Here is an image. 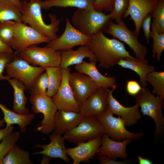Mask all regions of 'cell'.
Listing matches in <instances>:
<instances>
[{
	"instance_id": "obj_2",
	"label": "cell",
	"mask_w": 164,
	"mask_h": 164,
	"mask_svg": "<svg viewBox=\"0 0 164 164\" xmlns=\"http://www.w3.org/2000/svg\"><path fill=\"white\" fill-rule=\"evenodd\" d=\"M42 0H26L21 1L19 5L22 15V22L28 24L42 35L51 40L58 37L60 20L54 14L50 13L48 15L51 23L46 24L44 21L41 11Z\"/></svg>"
},
{
	"instance_id": "obj_50",
	"label": "cell",
	"mask_w": 164,
	"mask_h": 164,
	"mask_svg": "<svg viewBox=\"0 0 164 164\" xmlns=\"http://www.w3.org/2000/svg\"></svg>"
},
{
	"instance_id": "obj_13",
	"label": "cell",
	"mask_w": 164,
	"mask_h": 164,
	"mask_svg": "<svg viewBox=\"0 0 164 164\" xmlns=\"http://www.w3.org/2000/svg\"><path fill=\"white\" fill-rule=\"evenodd\" d=\"M109 90L98 87L79 106L80 112L84 116L96 118L108 108Z\"/></svg>"
},
{
	"instance_id": "obj_41",
	"label": "cell",
	"mask_w": 164,
	"mask_h": 164,
	"mask_svg": "<svg viewBox=\"0 0 164 164\" xmlns=\"http://www.w3.org/2000/svg\"><path fill=\"white\" fill-rule=\"evenodd\" d=\"M142 87L138 82L134 80H128L126 82V89L128 93L134 96L142 89Z\"/></svg>"
},
{
	"instance_id": "obj_38",
	"label": "cell",
	"mask_w": 164,
	"mask_h": 164,
	"mask_svg": "<svg viewBox=\"0 0 164 164\" xmlns=\"http://www.w3.org/2000/svg\"><path fill=\"white\" fill-rule=\"evenodd\" d=\"M16 54L14 52H3L0 53V80H8L10 78L2 74L6 64L12 61L15 58Z\"/></svg>"
},
{
	"instance_id": "obj_1",
	"label": "cell",
	"mask_w": 164,
	"mask_h": 164,
	"mask_svg": "<svg viewBox=\"0 0 164 164\" xmlns=\"http://www.w3.org/2000/svg\"><path fill=\"white\" fill-rule=\"evenodd\" d=\"M91 37L87 45L95 56L100 67H114L121 59L133 57L126 50L123 43L115 38H108L102 31Z\"/></svg>"
},
{
	"instance_id": "obj_10",
	"label": "cell",
	"mask_w": 164,
	"mask_h": 164,
	"mask_svg": "<svg viewBox=\"0 0 164 164\" xmlns=\"http://www.w3.org/2000/svg\"><path fill=\"white\" fill-rule=\"evenodd\" d=\"M13 36L11 43L12 49L18 54L27 47L50 41L34 29L23 22H15L13 26Z\"/></svg>"
},
{
	"instance_id": "obj_23",
	"label": "cell",
	"mask_w": 164,
	"mask_h": 164,
	"mask_svg": "<svg viewBox=\"0 0 164 164\" xmlns=\"http://www.w3.org/2000/svg\"><path fill=\"white\" fill-rule=\"evenodd\" d=\"M57 110L54 117L53 131L60 135L77 126L84 117L80 112Z\"/></svg>"
},
{
	"instance_id": "obj_26",
	"label": "cell",
	"mask_w": 164,
	"mask_h": 164,
	"mask_svg": "<svg viewBox=\"0 0 164 164\" xmlns=\"http://www.w3.org/2000/svg\"><path fill=\"white\" fill-rule=\"evenodd\" d=\"M0 108L4 114L3 119L6 123V127L17 124L22 133L26 132V127L31 124V122L34 118L35 114L33 113L26 115L20 114L8 108L5 105L0 103Z\"/></svg>"
},
{
	"instance_id": "obj_30",
	"label": "cell",
	"mask_w": 164,
	"mask_h": 164,
	"mask_svg": "<svg viewBox=\"0 0 164 164\" xmlns=\"http://www.w3.org/2000/svg\"><path fill=\"white\" fill-rule=\"evenodd\" d=\"M49 78V86L46 95L52 97L57 92L62 80V69L59 67H51L45 68Z\"/></svg>"
},
{
	"instance_id": "obj_31",
	"label": "cell",
	"mask_w": 164,
	"mask_h": 164,
	"mask_svg": "<svg viewBox=\"0 0 164 164\" xmlns=\"http://www.w3.org/2000/svg\"><path fill=\"white\" fill-rule=\"evenodd\" d=\"M146 81L153 87L152 93L164 98V71H151L147 74Z\"/></svg>"
},
{
	"instance_id": "obj_12",
	"label": "cell",
	"mask_w": 164,
	"mask_h": 164,
	"mask_svg": "<svg viewBox=\"0 0 164 164\" xmlns=\"http://www.w3.org/2000/svg\"><path fill=\"white\" fill-rule=\"evenodd\" d=\"M91 38L75 28L67 17L65 28L63 34L60 37L50 41L46 46L56 51L65 50L76 46L88 45Z\"/></svg>"
},
{
	"instance_id": "obj_36",
	"label": "cell",
	"mask_w": 164,
	"mask_h": 164,
	"mask_svg": "<svg viewBox=\"0 0 164 164\" xmlns=\"http://www.w3.org/2000/svg\"><path fill=\"white\" fill-rule=\"evenodd\" d=\"M14 22L12 20L0 22V39L10 46L13 36Z\"/></svg>"
},
{
	"instance_id": "obj_43",
	"label": "cell",
	"mask_w": 164,
	"mask_h": 164,
	"mask_svg": "<svg viewBox=\"0 0 164 164\" xmlns=\"http://www.w3.org/2000/svg\"><path fill=\"white\" fill-rule=\"evenodd\" d=\"M14 129V126L11 125L8 127L6 126L5 128L0 129V142L12 132Z\"/></svg>"
},
{
	"instance_id": "obj_18",
	"label": "cell",
	"mask_w": 164,
	"mask_h": 164,
	"mask_svg": "<svg viewBox=\"0 0 164 164\" xmlns=\"http://www.w3.org/2000/svg\"><path fill=\"white\" fill-rule=\"evenodd\" d=\"M101 142L102 137H98L80 143L75 147L66 149L65 152L73 159V164H79L81 162H88L94 158Z\"/></svg>"
},
{
	"instance_id": "obj_45",
	"label": "cell",
	"mask_w": 164,
	"mask_h": 164,
	"mask_svg": "<svg viewBox=\"0 0 164 164\" xmlns=\"http://www.w3.org/2000/svg\"><path fill=\"white\" fill-rule=\"evenodd\" d=\"M137 158L138 160V162L139 164H152V162L151 160L147 159H145L141 156L138 155Z\"/></svg>"
},
{
	"instance_id": "obj_28",
	"label": "cell",
	"mask_w": 164,
	"mask_h": 164,
	"mask_svg": "<svg viewBox=\"0 0 164 164\" xmlns=\"http://www.w3.org/2000/svg\"><path fill=\"white\" fill-rule=\"evenodd\" d=\"M9 20L22 22L19 5L8 0H0V22Z\"/></svg>"
},
{
	"instance_id": "obj_25",
	"label": "cell",
	"mask_w": 164,
	"mask_h": 164,
	"mask_svg": "<svg viewBox=\"0 0 164 164\" xmlns=\"http://www.w3.org/2000/svg\"><path fill=\"white\" fill-rule=\"evenodd\" d=\"M7 80L14 89L13 111L21 114H29V110L26 106L28 99L24 94L25 85L15 78H10Z\"/></svg>"
},
{
	"instance_id": "obj_22",
	"label": "cell",
	"mask_w": 164,
	"mask_h": 164,
	"mask_svg": "<svg viewBox=\"0 0 164 164\" xmlns=\"http://www.w3.org/2000/svg\"><path fill=\"white\" fill-rule=\"evenodd\" d=\"M61 60L60 67L64 69L73 65L81 63L87 57L90 61L98 62L96 57L87 45L80 46L76 50L71 49L61 51Z\"/></svg>"
},
{
	"instance_id": "obj_7",
	"label": "cell",
	"mask_w": 164,
	"mask_h": 164,
	"mask_svg": "<svg viewBox=\"0 0 164 164\" xmlns=\"http://www.w3.org/2000/svg\"><path fill=\"white\" fill-rule=\"evenodd\" d=\"M5 69L7 76L17 79L29 90L36 78L45 70L43 67L31 65L18 54H16L14 59L6 64Z\"/></svg>"
},
{
	"instance_id": "obj_9",
	"label": "cell",
	"mask_w": 164,
	"mask_h": 164,
	"mask_svg": "<svg viewBox=\"0 0 164 164\" xmlns=\"http://www.w3.org/2000/svg\"><path fill=\"white\" fill-rule=\"evenodd\" d=\"M111 20L106 29V33L126 43L133 50L136 58L148 63V61L145 58L147 48L139 41L135 31L129 29L122 20L116 24Z\"/></svg>"
},
{
	"instance_id": "obj_39",
	"label": "cell",
	"mask_w": 164,
	"mask_h": 164,
	"mask_svg": "<svg viewBox=\"0 0 164 164\" xmlns=\"http://www.w3.org/2000/svg\"><path fill=\"white\" fill-rule=\"evenodd\" d=\"M114 2V0H94L93 6L98 12L104 11L111 13L113 9Z\"/></svg>"
},
{
	"instance_id": "obj_40",
	"label": "cell",
	"mask_w": 164,
	"mask_h": 164,
	"mask_svg": "<svg viewBox=\"0 0 164 164\" xmlns=\"http://www.w3.org/2000/svg\"><path fill=\"white\" fill-rule=\"evenodd\" d=\"M152 15L150 14H147L142 21L141 25L143 30L144 34L147 43H149V39L150 38V26Z\"/></svg>"
},
{
	"instance_id": "obj_33",
	"label": "cell",
	"mask_w": 164,
	"mask_h": 164,
	"mask_svg": "<svg viewBox=\"0 0 164 164\" xmlns=\"http://www.w3.org/2000/svg\"><path fill=\"white\" fill-rule=\"evenodd\" d=\"M20 135L19 131L12 132L0 143V164H2L5 157L18 141Z\"/></svg>"
},
{
	"instance_id": "obj_16",
	"label": "cell",
	"mask_w": 164,
	"mask_h": 164,
	"mask_svg": "<svg viewBox=\"0 0 164 164\" xmlns=\"http://www.w3.org/2000/svg\"><path fill=\"white\" fill-rule=\"evenodd\" d=\"M159 0H128V5L123 17L125 19L130 15L135 25V32L138 36L141 25L145 16L152 14Z\"/></svg>"
},
{
	"instance_id": "obj_29",
	"label": "cell",
	"mask_w": 164,
	"mask_h": 164,
	"mask_svg": "<svg viewBox=\"0 0 164 164\" xmlns=\"http://www.w3.org/2000/svg\"><path fill=\"white\" fill-rule=\"evenodd\" d=\"M30 154L15 144L4 158L2 164H32Z\"/></svg>"
},
{
	"instance_id": "obj_27",
	"label": "cell",
	"mask_w": 164,
	"mask_h": 164,
	"mask_svg": "<svg viewBox=\"0 0 164 164\" xmlns=\"http://www.w3.org/2000/svg\"><path fill=\"white\" fill-rule=\"evenodd\" d=\"M94 0H45L41 3V9L48 10L52 7H74L87 9L93 7Z\"/></svg>"
},
{
	"instance_id": "obj_20",
	"label": "cell",
	"mask_w": 164,
	"mask_h": 164,
	"mask_svg": "<svg viewBox=\"0 0 164 164\" xmlns=\"http://www.w3.org/2000/svg\"><path fill=\"white\" fill-rule=\"evenodd\" d=\"M97 62L84 60L79 64L75 65L74 68L77 72L84 73L89 76L99 87H104L116 89L118 86L114 77H106L101 74L96 66Z\"/></svg>"
},
{
	"instance_id": "obj_32",
	"label": "cell",
	"mask_w": 164,
	"mask_h": 164,
	"mask_svg": "<svg viewBox=\"0 0 164 164\" xmlns=\"http://www.w3.org/2000/svg\"><path fill=\"white\" fill-rule=\"evenodd\" d=\"M151 26L152 30L150 37L152 38L153 40L152 57L155 58V54H156V60L159 61L164 50V33H158L152 22L151 24Z\"/></svg>"
},
{
	"instance_id": "obj_24",
	"label": "cell",
	"mask_w": 164,
	"mask_h": 164,
	"mask_svg": "<svg viewBox=\"0 0 164 164\" xmlns=\"http://www.w3.org/2000/svg\"><path fill=\"white\" fill-rule=\"evenodd\" d=\"M117 64L123 68L130 69L135 71L140 77L139 83L142 87H146L147 85L146 81L147 74L155 69L154 66L133 57L121 58Z\"/></svg>"
},
{
	"instance_id": "obj_3",
	"label": "cell",
	"mask_w": 164,
	"mask_h": 164,
	"mask_svg": "<svg viewBox=\"0 0 164 164\" xmlns=\"http://www.w3.org/2000/svg\"><path fill=\"white\" fill-rule=\"evenodd\" d=\"M111 18L110 13L106 15L93 6L87 9H77L72 15L71 23L81 32L91 37L106 29Z\"/></svg>"
},
{
	"instance_id": "obj_15",
	"label": "cell",
	"mask_w": 164,
	"mask_h": 164,
	"mask_svg": "<svg viewBox=\"0 0 164 164\" xmlns=\"http://www.w3.org/2000/svg\"><path fill=\"white\" fill-rule=\"evenodd\" d=\"M69 83L79 106L99 87L89 76L78 72L70 73Z\"/></svg>"
},
{
	"instance_id": "obj_6",
	"label": "cell",
	"mask_w": 164,
	"mask_h": 164,
	"mask_svg": "<svg viewBox=\"0 0 164 164\" xmlns=\"http://www.w3.org/2000/svg\"><path fill=\"white\" fill-rule=\"evenodd\" d=\"M29 101L32 104L31 109L36 114L42 113L43 118L38 125L36 131L49 134L54 130V117L57 108L51 97L44 94H31Z\"/></svg>"
},
{
	"instance_id": "obj_44",
	"label": "cell",
	"mask_w": 164,
	"mask_h": 164,
	"mask_svg": "<svg viewBox=\"0 0 164 164\" xmlns=\"http://www.w3.org/2000/svg\"><path fill=\"white\" fill-rule=\"evenodd\" d=\"M3 52H14L11 46L0 39V53Z\"/></svg>"
},
{
	"instance_id": "obj_35",
	"label": "cell",
	"mask_w": 164,
	"mask_h": 164,
	"mask_svg": "<svg viewBox=\"0 0 164 164\" xmlns=\"http://www.w3.org/2000/svg\"><path fill=\"white\" fill-rule=\"evenodd\" d=\"M49 86L47 73L43 72L36 78L29 90L31 94H46Z\"/></svg>"
},
{
	"instance_id": "obj_47",
	"label": "cell",
	"mask_w": 164,
	"mask_h": 164,
	"mask_svg": "<svg viewBox=\"0 0 164 164\" xmlns=\"http://www.w3.org/2000/svg\"><path fill=\"white\" fill-rule=\"evenodd\" d=\"M10 2H12V3L17 5H19L20 4V1H21V0H8Z\"/></svg>"
},
{
	"instance_id": "obj_46",
	"label": "cell",
	"mask_w": 164,
	"mask_h": 164,
	"mask_svg": "<svg viewBox=\"0 0 164 164\" xmlns=\"http://www.w3.org/2000/svg\"><path fill=\"white\" fill-rule=\"evenodd\" d=\"M43 156L41 162L42 164H49L51 158L47 156L44 155Z\"/></svg>"
},
{
	"instance_id": "obj_19",
	"label": "cell",
	"mask_w": 164,
	"mask_h": 164,
	"mask_svg": "<svg viewBox=\"0 0 164 164\" xmlns=\"http://www.w3.org/2000/svg\"><path fill=\"white\" fill-rule=\"evenodd\" d=\"M133 140L127 138L121 141H115L110 138L104 133L102 136L101 144L96 154L98 156L104 155L115 160L118 158L127 159L128 156L126 152V147Z\"/></svg>"
},
{
	"instance_id": "obj_37",
	"label": "cell",
	"mask_w": 164,
	"mask_h": 164,
	"mask_svg": "<svg viewBox=\"0 0 164 164\" xmlns=\"http://www.w3.org/2000/svg\"><path fill=\"white\" fill-rule=\"evenodd\" d=\"M128 5V0H114L113 8L110 13L111 19H114L117 24L122 20L123 14Z\"/></svg>"
},
{
	"instance_id": "obj_48",
	"label": "cell",
	"mask_w": 164,
	"mask_h": 164,
	"mask_svg": "<svg viewBox=\"0 0 164 164\" xmlns=\"http://www.w3.org/2000/svg\"><path fill=\"white\" fill-rule=\"evenodd\" d=\"M5 123V122L4 119L0 120V127L4 126Z\"/></svg>"
},
{
	"instance_id": "obj_42",
	"label": "cell",
	"mask_w": 164,
	"mask_h": 164,
	"mask_svg": "<svg viewBox=\"0 0 164 164\" xmlns=\"http://www.w3.org/2000/svg\"><path fill=\"white\" fill-rule=\"evenodd\" d=\"M97 159L101 164H126L129 162L127 161H118L103 155L98 156Z\"/></svg>"
},
{
	"instance_id": "obj_21",
	"label": "cell",
	"mask_w": 164,
	"mask_h": 164,
	"mask_svg": "<svg viewBox=\"0 0 164 164\" xmlns=\"http://www.w3.org/2000/svg\"><path fill=\"white\" fill-rule=\"evenodd\" d=\"M50 143L47 145H36V148H41L43 150L36 152L32 154H41L47 156L51 159L60 158L68 163L70 159L65 152V139L61 135L53 132L49 137Z\"/></svg>"
},
{
	"instance_id": "obj_17",
	"label": "cell",
	"mask_w": 164,
	"mask_h": 164,
	"mask_svg": "<svg viewBox=\"0 0 164 164\" xmlns=\"http://www.w3.org/2000/svg\"><path fill=\"white\" fill-rule=\"evenodd\" d=\"M114 90H109L108 98V108L111 111L119 116L125 122V126L129 127L136 124L141 118L139 105L136 102L134 106L129 107L121 105L113 95Z\"/></svg>"
},
{
	"instance_id": "obj_49",
	"label": "cell",
	"mask_w": 164,
	"mask_h": 164,
	"mask_svg": "<svg viewBox=\"0 0 164 164\" xmlns=\"http://www.w3.org/2000/svg\"><path fill=\"white\" fill-rule=\"evenodd\" d=\"M159 1H164V0H159Z\"/></svg>"
},
{
	"instance_id": "obj_11",
	"label": "cell",
	"mask_w": 164,
	"mask_h": 164,
	"mask_svg": "<svg viewBox=\"0 0 164 164\" xmlns=\"http://www.w3.org/2000/svg\"><path fill=\"white\" fill-rule=\"evenodd\" d=\"M113 114L108 108L96 118L103 127L105 133L112 139L121 141L128 138L138 140L143 136V132L134 133L127 130L124 120L119 116L118 118L114 117Z\"/></svg>"
},
{
	"instance_id": "obj_5",
	"label": "cell",
	"mask_w": 164,
	"mask_h": 164,
	"mask_svg": "<svg viewBox=\"0 0 164 164\" xmlns=\"http://www.w3.org/2000/svg\"><path fill=\"white\" fill-rule=\"evenodd\" d=\"M104 133L103 127L96 118L84 116L77 126L63 134V137L70 142L77 145L102 137Z\"/></svg>"
},
{
	"instance_id": "obj_34",
	"label": "cell",
	"mask_w": 164,
	"mask_h": 164,
	"mask_svg": "<svg viewBox=\"0 0 164 164\" xmlns=\"http://www.w3.org/2000/svg\"><path fill=\"white\" fill-rule=\"evenodd\" d=\"M152 22L157 32L164 33V1H159L152 13Z\"/></svg>"
},
{
	"instance_id": "obj_14",
	"label": "cell",
	"mask_w": 164,
	"mask_h": 164,
	"mask_svg": "<svg viewBox=\"0 0 164 164\" xmlns=\"http://www.w3.org/2000/svg\"><path fill=\"white\" fill-rule=\"evenodd\" d=\"M70 68L62 69L63 79L56 93L51 97L57 110L79 112V105L75 100L69 83Z\"/></svg>"
},
{
	"instance_id": "obj_8",
	"label": "cell",
	"mask_w": 164,
	"mask_h": 164,
	"mask_svg": "<svg viewBox=\"0 0 164 164\" xmlns=\"http://www.w3.org/2000/svg\"><path fill=\"white\" fill-rule=\"evenodd\" d=\"M18 54L33 66L39 65L45 68L60 66L61 51L46 46L43 47L30 46Z\"/></svg>"
},
{
	"instance_id": "obj_4",
	"label": "cell",
	"mask_w": 164,
	"mask_h": 164,
	"mask_svg": "<svg viewBox=\"0 0 164 164\" xmlns=\"http://www.w3.org/2000/svg\"><path fill=\"white\" fill-rule=\"evenodd\" d=\"M141 107L143 115L148 116L154 121L155 125L154 136L159 137L164 131V118L162 112L164 105V98L151 93L146 87L133 96Z\"/></svg>"
}]
</instances>
